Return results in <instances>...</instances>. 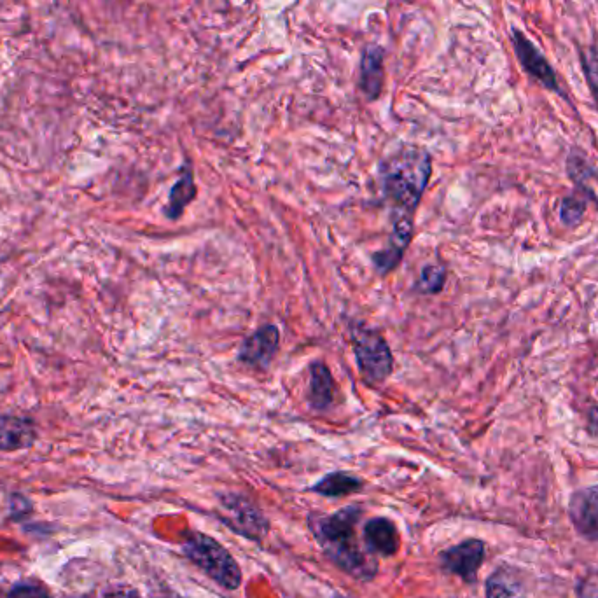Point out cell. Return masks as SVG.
I'll return each instance as SVG.
<instances>
[{"mask_svg":"<svg viewBox=\"0 0 598 598\" xmlns=\"http://www.w3.org/2000/svg\"><path fill=\"white\" fill-rule=\"evenodd\" d=\"M485 555V546L481 541H466L455 548L445 551L441 555V562L446 571L457 574L467 583L476 581V574L480 569Z\"/></svg>","mask_w":598,"mask_h":598,"instance_id":"cell-8","label":"cell"},{"mask_svg":"<svg viewBox=\"0 0 598 598\" xmlns=\"http://www.w3.org/2000/svg\"><path fill=\"white\" fill-rule=\"evenodd\" d=\"M364 539L371 553H378L383 557H392L399 550L396 525L387 518L369 520L364 529Z\"/></svg>","mask_w":598,"mask_h":598,"instance_id":"cell-14","label":"cell"},{"mask_svg":"<svg viewBox=\"0 0 598 598\" xmlns=\"http://www.w3.org/2000/svg\"><path fill=\"white\" fill-rule=\"evenodd\" d=\"M333 598H347V597H343V595H334Z\"/></svg>","mask_w":598,"mask_h":598,"instance_id":"cell-26","label":"cell"},{"mask_svg":"<svg viewBox=\"0 0 598 598\" xmlns=\"http://www.w3.org/2000/svg\"><path fill=\"white\" fill-rule=\"evenodd\" d=\"M280 348L279 327L273 324L259 327L258 331L245 338L238 350V361L251 368H266Z\"/></svg>","mask_w":598,"mask_h":598,"instance_id":"cell-7","label":"cell"},{"mask_svg":"<svg viewBox=\"0 0 598 598\" xmlns=\"http://www.w3.org/2000/svg\"><path fill=\"white\" fill-rule=\"evenodd\" d=\"M359 508H345L324 518H312V532L322 550L340 569L354 578L368 581L375 578L376 562L371 553H364L355 536Z\"/></svg>","mask_w":598,"mask_h":598,"instance_id":"cell-2","label":"cell"},{"mask_svg":"<svg viewBox=\"0 0 598 598\" xmlns=\"http://www.w3.org/2000/svg\"><path fill=\"white\" fill-rule=\"evenodd\" d=\"M336 382H334L331 369L327 368L322 361L313 362L310 366V380H308V404L310 408L317 411L329 410L336 401Z\"/></svg>","mask_w":598,"mask_h":598,"instance_id":"cell-11","label":"cell"},{"mask_svg":"<svg viewBox=\"0 0 598 598\" xmlns=\"http://www.w3.org/2000/svg\"><path fill=\"white\" fill-rule=\"evenodd\" d=\"M588 418H590V425H588V429L592 434L598 436V408H592L590 413H588Z\"/></svg>","mask_w":598,"mask_h":598,"instance_id":"cell-25","label":"cell"},{"mask_svg":"<svg viewBox=\"0 0 598 598\" xmlns=\"http://www.w3.org/2000/svg\"><path fill=\"white\" fill-rule=\"evenodd\" d=\"M362 488V481L357 476L348 473H331L324 476L322 480L313 485L315 494L324 497H343V495L354 494Z\"/></svg>","mask_w":598,"mask_h":598,"instance_id":"cell-17","label":"cell"},{"mask_svg":"<svg viewBox=\"0 0 598 598\" xmlns=\"http://www.w3.org/2000/svg\"><path fill=\"white\" fill-rule=\"evenodd\" d=\"M431 174V156L422 147H399L380 163L378 181L383 202L392 210V219H415V212L431 181Z\"/></svg>","mask_w":598,"mask_h":598,"instance_id":"cell-1","label":"cell"},{"mask_svg":"<svg viewBox=\"0 0 598 598\" xmlns=\"http://www.w3.org/2000/svg\"><path fill=\"white\" fill-rule=\"evenodd\" d=\"M446 284V270L445 266L441 265H427L422 268L420 277L417 280V286L415 291L420 294H438L443 291V287Z\"/></svg>","mask_w":598,"mask_h":598,"instance_id":"cell-18","label":"cell"},{"mask_svg":"<svg viewBox=\"0 0 598 598\" xmlns=\"http://www.w3.org/2000/svg\"><path fill=\"white\" fill-rule=\"evenodd\" d=\"M586 212V200L578 196H567L560 203V221L567 228H576Z\"/></svg>","mask_w":598,"mask_h":598,"instance_id":"cell-20","label":"cell"},{"mask_svg":"<svg viewBox=\"0 0 598 598\" xmlns=\"http://www.w3.org/2000/svg\"><path fill=\"white\" fill-rule=\"evenodd\" d=\"M9 598H49L46 593L34 588V586H21L18 590H14Z\"/></svg>","mask_w":598,"mask_h":598,"instance_id":"cell-22","label":"cell"},{"mask_svg":"<svg viewBox=\"0 0 598 598\" xmlns=\"http://www.w3.org/2000/svg\"><path fill=\"white\" fill-rule=\"evenodd\" d=\"M567 174L571 177V181L576 182L579 189L586 191V182L592 179L595 170L583 154L572 151L567 158Z\"/></svg>","mask_w":598,"mask_h":598,"instance_id":"cell-19","label":"cell"},{"mask_svg":"<svg viewBox=\"0 0 598 598\" xmlns=\"http://www.w3.org/2000/svg\"><path fill=\"white\" fill-rule=\"evenodd\" d=\"M513 46L523 69L539 83L544 84L548 90L558 91L557 76L551 69L550 63L520 30H513Z\"/></svg>","mask_w":598,"mask_h":598,"instance_id":"cell-9","label":"cell"},{"mask_svg":"<svg viewBox=\"0 0 598 598\" xmlns=\"http://www.w3.org/2000/svg\"><path fill=\"white\" fill-rule=\"evenodd\" d=\"M219 515H221L219 518L233 532H237L251 541H261L268 534V522H266L265 516L242 495H224L221 499Z\"/></svg>","mask_w":598,"mask_h":598,"instance_id":"cell-5","label":"cell"},{"mask_svg":"<svg viewBox=\"0 0 598 598\" xmlns=\"http://www.w3.org/2000/svg\"><path fill=\"white\" fill-rule=\"evenodd\" d=\"M105 598H140L137 593L133 592V590H128V588H119V590H114V592L109 593Z\"/></svg>","mask_w":598,"mask_h":598,"instance_id":"cell-24","label":"cell"},{"mask_svg":"<svg viewBox=\"0 0 598 598\" xmlns=\"http://www.w3.org/2000/svg\"><path fill=\"white\" fill-rule=\"evenodd\" d=\"M198 193L195 182V172H193V165L191 161H184V165L181 168V177L177 179L172 189H170V195H168L167 207H165V216L170 221H179L184 212L188 209L189 203L193 202Z\"/></svg>","mask_w":598,"mask_h":598,"instance_id":"cell-13","label":"cell"},{"mask_svg":"<svg viewBox=\"0 0 598 598\" xmlns=\"http://www.w3.org/2000/svg\"><path fill=\"white\" fill-rule=\"evenodd\" d=\"M355 362L364 382L383 383L394 371V355L383 334L364 322H352L350 327Z\"/></svg>","mask_w":598,"mask_h":598,"instance_id":"cell-3","label":"cell"},{"mask_svg":"<svg viewBox=\"0 0 598 598\" xmlns=\"http://www.w3.org/2000/svg\"><path fill=\"white\" fill-rule=\"evenodd\" d=\"M581 63H583L586 81H588V86L592 90L593 98H595L598 107V49H585L583 55H581Z\"/></svg>","mask_w":598,"mask_h":598,"instance_id":"cell-21","label":"cell"},{"mask_svg":"<svg viewBox=\"0 0 598 598\" xmlns=\"http://www.w3.org/2000/svg\"><path fill=\"white\" fill-rule=\"evenodd\" d=\"M182 550L193 564L226 590H237L242 583V571L237 560L212 537L191 534L182 544Z\"/></svg>","mask_w":598,"mask_h":598,"instance_id":"cell-4","label":"cell"},{"mask_svg":"<svg viewBox=\"0 0 598 598\" xmlns=\"http://www.w3.org/2000/svg\"><path fill=\"white\" fill-rule=\"evenodd\" d=\"M525 586L518 572L502 567L487 581V598H523Z\"/></svg>","mask_w":598,"mask_h":598,"instance_id":"cell-16","label":"cell"},{"mask_svg":"<svg viewBox=\"0 0 598 598\" xmlns=\"http://www.w3.org/2000/svg\"><path fill=\"white\" fill-rule=\"evenodd\" d=\"M413 238V219L411 217H397L392 219V231H390L389 242L382 251L375 252L371 263L375 266L376 272L380 275H389L394 272L397 266L401 265L404 254L408 251Z\"/></svg>","mask_w":598,"mask_h":598,"instance_id":"cell-6","label":"cell"},{"mask_svg":"<svg viewBox=\"0 0 598 598\" xmlns=\"http://www.w3.org/2000/svg\"><path fill=\"white\" fill-rule=\"evenodd\" d=\"M579 593L585 598H598V574L586 579L585 583L579 588Z\"/></svg>","mask_w":598,"mask_h":598,"instance_id":"cell-23","label":"cell"},{"mask_svg":"<svg viewBox=\"0 0 598 598\" xmlns=\"http://www.w3.org/2000/svg\"><path fill=\"white\" fill-rule=\"evenodd\" d=\"M361 86L368 98L375 100L383 86V51L378 46H369L364 51L361 65Z\"/></svg>","mask_w":598,"mask_h":598,"instance_id":"cell-15","label":"cell"},{"mask_svg":"<svg viewBox=\"0 0 598 598\" xmlns=\"http://www.w3.org/2000/svg\"><path fill=\"white\" fill-rule=\"evenodd\" d=\"M37 429L28 418L0 413V452H18L34 445Z\"/></svg>","mask_w":598,"mask_h":598,"instance_id":"cell-12","label":"cell"},{"mask_svg":"<svg viewBox=\"0 0 598 598\" xmlns=\"http://www.w3.org/2000/svg\"><path fill=\"white\" fill-rule=\"evenodd\" d=\"M571 518L579 534L598 541V487L585 488L572 495Z\"/></svg>","mask_w":598,"mask_h":598,"instance_id":"cell-10","label":"cell"}]
</instances>
